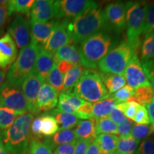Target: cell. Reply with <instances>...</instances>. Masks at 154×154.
Wrapping results in <instances>:
<instances>
[{
    "instance_id": "20",
    "label": "cell",
    "mask_w": 154,
    "mask_h": 154,
    "mask_svg": "<svg viewBox=\"0 0 154 154\" xmlns=\"http://www.w3.org/2000/svg\"><path fill=\"white\" fill-rule=\"evenodd\" d=\"M86 102L77 97L72 91L62 92L59 95L57 109L62 112L76 115L77 109Z\"/></svg>"
},
{
    "instance_id": "58",
    "label": "cell",
    "mask_w": 154,
    "mask_h": 154,
    "mask_svg": "<svg viewBox=\"0 0 154 154\" xmlns=\"http://www.w3.org/2000/svg\"><path fill=\"white\" fill-rule=\"evenodd\" d=\"M104 154H119L117 152H113V153H104Z\"/></svg>"
},
{
    "instance_id": "49",
    "label": "cell",
    "mask_w": 154,
    "mask_h": 154,
    "mask_svg": "<svg viewBox=\"0 0 154 154\" xmlns=\"http://www.w3.org/2000/svg\"><path fill=\"white\" fill-rule=\"evenodd\" d=\"M76 141L71 143L63 144L56 148L53 154H74Z\"/></svg>"
},
{
    "instance_id": "6",
    "label": "cell",
    "mask_w": 154,
    "mask_h": 154,
    "mask_svg": "<svg viewBox=\"0 0 154 154\" xmlns=\"http://www.w3.org/2000/svg\"><path fill=\"white\" fill-rule=\"evenodd\" d=\"M38 50V44L31 39L29 44L21 50L17 59L9 67L6 82L22 88L25 79L34 72Z\"/></svg>"
},
{
    "instance_id": "36",
    "label": "cell",
    "mask_w": 154,
    "mask_h": 154,
    "mask_svg": "<svg viewBox=\"0 0 154 154\" xmlns=\"http://www.w3.org/2000/svg\"><path fill=\"white\" fill-rule=\"evenodd\" d=\"M46 82L54 88L58 94H61L63 91V75L59 72L56 63L50 72Z\"/></svg>"
},
{
    "instance_id": "25",
    "label": "cell",
    "mask_w": 154,
    "mask_h": 154,
    "mask_svg": "<svg viewBox=\"0 0 154 154\" xmlns=\"http://www.w3.org/2000/svg\"><path fill=\"white\" fill-rule=\"evenodd\" d=\"M100 75L103 80V84L108 93L111 94H114L115 92L119 91L120 88L124 87L126 84V79L124 75L109 74V73L100 72Z\"/></svg>"
},
{
    "instance_id": "50",
    "label": "cell",
    "mask_w": 154,
    "mask_h": 154,
    "mask_svg": "<svg viewBox=\"0 0 154 154\" xmlns=\"http://www.w3.org/2000/svg\"><path fill=\"white\" fill-rule=\"evenodd\" d=\"M109 118L116 125H119L126 119V117L125 116L124 113L121 112L119 109H117V108H115L111 111L110 114H109Z\"/></svg>"
},
{
    "instance_id": "26",
    "label": "cell",
    "mask_w": 154,
    "mask_h": 154,
    "mask_svg": "<svg viewBox=\"0 0 154 154\" xmlns=\"http://www.w3.org/2000/svg\"><path fill=\"white\" fill-rule=\"evenodd\" d=\"M119 138L113 134H99L96 136L95 141L97 143L101 154L113 153L116 151Z\"/></svg>"
},
{
    "instance_id": "46",
    "label": "cell",
    "mask_w": 154,
    "mask_h": 154,
    "mask_svg": "<svg viewBox=\"0 0 154 154\" xmlns=\"http://www.w3.org/2000/svg\"><path fill=\"white\" fill-rule=\"evenodd\" d=\"M7 2L0 1V35L2 34L4 28L9 18Z\"/></svg>"
},
{
    "instance_id": "27",
    "label": "cell",
    "mask_w": 154,
    "mask_h": 154,
    "mask_svg": "<svg viewBox=\"0 0 154 154\" xmlns=\"http://www.w3.org/2000/svg\"><path fill=\"white\" fill-rule=\"evenodd\" d=\"M76 137L74 129H67L59 131L54 135L50 138H46V140L50 146L54 149L57 146L63 145V144L71 143L76 141Z\"/></svg>"
},
{
    "instance_id": "42",
    "label": "cell",
    "mask_w": 154,
    "mask_h": 154,
    "mask_svg": "<svg viewBox=\"0 0 154 154\" xmlns=\"http://www.w3.org/2000/svg\"><path fill=\"white\" fill-rule=\"evenodd\" d=\"M133 121H134L137 124L148 125L151 124L149 113L145 106H139Z\"/></svg>"
},
{
    "instance_id": "11",
    "label": "cell",
    "mask_w": 154,
    "mask_h": 154,
    "mask_svg": "<svg viewBox=\"0 0 154 154\" xmlns=\"http://www.w3.org/2000/svg\"><path fill=\"white\" fill-rule=\"evenodd\" d=\"M128 86L135 90L142 86H150L149 80L144 72L137 53L134 52L124 72Z\"/></svg>"
},
{
    "instance_id": "41",
    "label": "cell",
    "mask_w": 154,
    "mask_h": 154,
    "mask_svg": "<svg viewBox=\"0 0 154 154\" xmlns=\"http://www.w3.org/2000/svg\"><path fill=\"white\" fill-rule=\"evenodd\" d=\"M154 32V3L149 4L142 35Z\"/></svg>"
},
{
    "instance_id": "5",
    "label": "cell",
    "mask_w": 154,
    "mask_h": 154,
    "mask_svg": "<svg viewBox=\"0 0 154 154\" xmlns=\"http://www.w3.org/2000/svg\"><path fill=\"white\" fill-rule=\"evenodd\" d=\"M126 7L127 42L134 52H138L141 44L140 36L143 33L149 3L143 1H131Z\"/></svg>"
},
{
    "instance_id": "8",
    "label": "cell",
    "mask_w": 154,
    "mask_h": 154,
    "mask_svg": "<svg viewBox=\"0 0 154 154\" xmlns=\"http://www.w3.org/2000/svg\"><path fill=\"white\" fill-rule=\"evenodd\" d=\"M0 107L11 109L19 116L29 112L22 88L6 82L0 86Z\"/></svg>"
},
{
    "instance_id": "19",
    "label": "cell",
    "mask_w": 154,
    "mask_h": 154,
    "mask_svg": "<svg viewBox=\"0 0 154 154\" xmlns=\"http://www.w3.org/2000/svg\"><path fill=\"white\" fill-rule=\"evenodd\" d=\"M54 64L55 61L54 59V56L46 51L42 46L38 45V55L34 72L46 82Z\"/></svg>"
},
{
    "instance_id": "28",
    "label": "cell",
    "mask_w": 154,
    "mask_h": 154,
    "mask_svg": "<svg viewBox=\"0 0 154 154\" xmlns=\"http://www.w3.org/2000/svg\"><path fill=\"white\" fill-rule=\"evenodd\" d=\"M154 99V92L151 86H142L134 90L133 97L128 101H135L140 106H146Z\"/></svg>"
},
{
    "instance_id": "56",
    "label": "cell",
    "mask_w": 154,
    "mask_h": 154,
    "mask_svg": "<svg viewBox=\"0 0 154 154\" xmlns=\"http://www.w3.org/2000/svg\"><path fill=\"white\" fill-rule=\"evenodd\" d=\"M5 149L3 146V142H2V134L0 132V149Z\"/></svg>"
},
{
    "instance_id": "47",
    "label": "cell",
    "mask_w": 154,
    "mask_h": 154,
    "mask_svg": "<svg viewBox=\"0 0 154 154\" xmlns=\"http://www.w3.org/2000/svg\"><path fill=\"white\" fill-rule=\"evenodd\" d=\"M138 154H154V139L151 138L144 140L137 150Z\"/></svg>"
},
{
    "instance_id": "52",
    "label": "cell",
    "mask_w": 154,
    "mask_h": 154,
    "mask_svg": "<svg viewBox=\"0 0 154 154\" xmlns=\"http://www.w3.org/2000/svg\"><path fill=\"white\" fill-rule=\"evenodd\" d=\"M56 64H57L59 71L61 72V74L63 75V76L69 70H71L74 67V66H75V65H73L72 63H69L66 61H60Z\"/></svg>"
},
{
    "instance_id": "51",
    "label": "cell",
    "mask_w": 154,
    "mask_h": 154,
    "mask_svg": "<svg viewBox=\"0 0 154 154\" xmlns=\"http://www.w3.org/2000/svg\"><path fill=\"white\" fill-rule=\"evenodd\" d=\"M91 141L87 140H78L76 141L74 154H86L89 144Z\"/></svg>"
},
{
    "instance_id": "12",
    "label": "cell",
    "mask_w": 154,
    "mask_h": 154,
    "mask_svg": "<svg viewBox=\"0 0 154 154\" xmlns=\"http://www.w3.org/2000/svg\"><path fill=\"white\" fill-rule=\"evenodd\" d=\"M8 33L17 47L22 50L31 42L30 22L22 15L17 14L9 25Z\"/></svg>"
},
{
    "instance_id": "38",
    "label": "cell",
    "mask_w": 154,
    "mask_h": 154,
    "mask_svg": "<svg viewBox=\"0 0 154 154\" xmlns=\"http://www.w3.org/2000/svg\"><path fill=\"white\" fill-rule=\"evenodd\" d=\"M154 132V126L152 124H134L131 134L135 139L138 140H141L146 139Z\"/></svg>"
},
{
    "instance_id": "21",
    "label": "cell",
    "mask_w": 154,
    "mask_h": 154,
    "mask_svg": "<svg viewBox=\"0 0 154 154\" xmlns=\"http://www.w3.org/2000/svg\"><path fill=\"white\" fill-rule=\"evenodd\" d=\"M55 63L60 61H66L73 65H82V60L78 48L74 44H67L59 48L54 54Z\"/></svg>"
},
{
    "instance_id": "40",
    "label": "cell",
    "mask_w": 154,
    "mask_h": 154,
    "mask_svg": "<svg viewBox=\"0 0 154 154\" xmlns=\"http://www.w3.org/2000/svg\"><path fill=\"white\" fill-rule=\"evenodd\" d=\"M134 94V90L131 88L129 86L126 85L122 87L119 91L115 92L113 94L112 97L116 100L118 103H124V102L128 101L131 99Z\"/></svg>"
},
{
    "instance_id": "23",
    "label": "cell",
    "mask_w": 154,
    "mask_h": 154,
    "mask_svg": "<svg viewBox=\"0 0 154 154\" xmlns=\"http://www.w3.org/2000/svg\"><path fill=\"white\" fill-rule=\"evenodd\" d=\"M119 103L110 96L106 99L93 103L92 105V118L97 119L109 116Z\"/></svg>"
},
{
    "instance_id": "7",
    "label": "cell",
    "mask_w": 154,
    "mask_h": 154,
    "mask_svg": "<svg viewBox=\"0 0 154 154\" xmlns=\"http://www.w3.org/2000/svg\"><path fill=\"white\" fill-rule=\"evenodd\" d=\"M134 52L128 42L123 40L103 58L98 68L101 72L124 75L125 69Z\"/></svg>"
},
{
    "instance_id": "10",
    "label": "cell",
    "mask_w": 154,
    "mask_h": 154,
    "mask_svg": "<svg viewBox=\"0 0 154 154\" xmlns=\"http://www.w3.org/2000/svg\"><path fill=\"white\" fill-rule=\"evenodd\" d=\"M96 2L89 0H58L54 1V17L72 19L79 16Z\"/></svg>"
},
{
    "instance_id": "4",
    "label": "cell",
    "mask_w": 154,
    "mask_h": 154,
    "mask_svg": "<svg viewBox=\"0 0 154 154\" xmlns=\"http://www.w3.org/2000/svg\"><path fill=\"white\" fill-rule=\"evenodd\" d=\"M70 91L83 101L91 103L110 96L100 73L90 69H84L79 79Z\"/></svg>"
},
{
    "instance_id": "57",
    "label": "cell",
    "mask_w": 154,
    "mask_h": 154,
    "mask_svg": "<svg viewBox=\"0 0 154 154\" xmlns=\"http://www.w3.org/2000/svg\"><path fill=\"white\" fill-rule=\"evenodd\" d=\"M0 154H10L8 151H7L5 149H0Z\"/></svg>"
},
{
    "instance_id": "33",
    "label": "cell",
    "mask_w": 154,
    "mask_h": 154,
    "mask_svg": "<svg viewBox=\"0 0 154 154\" xmlns=\"http://www.w3.org/2000/svg\"><path fill=\"white\" fill-rule=\"evenodd\" d=\"M59 131L57 123L51 115L45 113L41 116V132L42 136L51 137Z\"/></svg>"
},
{
    "instance_id": "1",
    "label": "cell",
    "mask_w": 154,
    "mask_h": 154,
    "mask_svg": "<svg viewBox=\"0 0 154 154\" xmlns=\"http://www.w3.org/2000/svg\"><path fill=\"white\" fill-rule=\"evenodd\" d=\"M66 28L72 42H81L101 31H106L103 11L95 2L79 16L66 19Z\"/></svg>"
},
{
    "instance_id": "55",
    "label": "cell",
    "mask_w": 154,
    "mask_h": 154,
    "mask_svg": "<svg viewBox=\"0 0 154 154\" xmlns=\"http://www.w3.org/2000/svg\"><path fill=\"white\" fill-rule=\"evenodd\" d=\"M6 76V72L5 70H1L0 69V86L3 84L4 80H5Z\"/></svg>"
},
{
    "instance_id": "24",
    "label": "cell",
    "mask_w": 154,
    "mask_h": 154,
    "mask_svg": "<svg viewBox=\"0 0 154 154\" xmlns=\"http://www.w3.org/2000/svg\"><path fill=\"white\" fill-rule=\"evenodd\" d=\"M50 115L55 119L59 127V131L72 129L76 126L79 121L76 116L62 112L58 109L51 111Z\"/></svg>"
},
{
    "instance_id": "30",
    "label": "cell",
    "mask_w": 154,
    "mask_h": 154,
    "mask_svg": "<svg viewBox=\"0 0 154 154\" xmlns=\"http://www.w3.org/2000/svg\"><path fill=\"white\" fill-rule=\"evenodd\" d=\"M84 68L82 65H75L74 67L69 70L63 76V91L66 92L72 90L73 86L79 79Z\"/></svg>"
},
{
    "instance_id": "44",
    "label": "cell",
    "mask_w": 154,
    "mask_h": 154,
    "mask_svg": "<svg viewBox=\"0 0 154 154\" xmlns=\"http://www.w3.org/2000/svg\"><path fill=\"white\" fill-rule=\"evenodd\" d=\"M141 66L154 92V60L141 61Z\"/></svg>"
},
{
    "instance_id": "9",
    "label": "cell",
    "mask_w": 154,
    "mask_h": 154,
    "mask_svg": "<svg viewBox=\"0 0 154 154\" xmlns=\"http://www.w3.org/2000/svg\"><path fill=\"white\" fill-rule=\"evenodd\" d=\"M106 31L121 33L126 27V7L123 2L109 3L103 10Z\"/></svg>"
},
{
    "instance_id": "37",
    "label": "cell",
    "mask_w": 154,
    "mask_h": 154,
    "mask_svg": "<svg viewBox=\"0 0 154 154\" xmlns=\"http://www.w3.org/2000/svg\"><path fill=\"white\" fill-rule=\"evenodd\" d=\"M19 116L11 109L0 107V128L3 131L9 128Z\"/></svg>"
},
{
    "instance_id": "3",
    "label": "cell",
    "mask_w": 154,
    "mask_h": 154,
    "mask_svg": "<svg viewBox=\"0 0 154 154\" xmlns=\"http://www.w3.org/2000/svg\"><path fill=\"white\" fill-rule=\"evenodd\" d=\"M34 114L27 112L19 116L13 124L2 133L5 149L11 154H26L29 143L31 124Z\"/></svg>"
},
{
    "instance_id": "15",
    "label": "cell",
    "mask_w": 154,
    "mask_h": 154,
    "mask_svg": "<svg viewBox=\"0 0 154 154\" xmlns=\"http://www.w3.org/2000/svg\"><path fill=\"white\" fill-rule=\"evenodd\" d=\"M58 95L57 91L47 83H44L38 91L36 102L37 113L52 110L58 104Z\"/></svg>"
},
{
    "instance_id": "17",
    "label": "cell",
    "mask_w": 154,
    "mask_h": 154,
    "mask_svg": "<svg viewBox=\"0 0 154 154\" xmlns=\"http://www.w3.org/2000/svg\"><path fill=\"white\" fill-rule=\"evenodd\" d=\"M54 1L36 0L30 11V22L46 23L54 18Z\"/></svg>"
},
{
    "instance_id": "48",
    "label": "cell",
    "mask_w": 154,
    "mask_h": 154,
    "mask_svg": "<svg viewBox=\"0 0 154 154\" xmlns=\"http://www.w3.org/2000/svg\"><path fill=\"white\" fill-rule=\"evenodd\" d=\"M40 128H41V116H38L33 119L32 124H31V139H32V138L41 139L42 136L41 135V132H40Z\"/></svg>"
},
{
    "instance_id": "54",
    "label": "cell",
    "mask_w": 154,
    "mask_h": 154,
    "mask_svg": "<svg viewBox=\"0 0 154 154\" xmlns=\"http://www.w3.org/2000/svg\"><path fill=\"white\" fill-rule=\"evenodd\" d=\"M146 107H147V111L148 113H149L150 121H151V124L154 126V99L151 101V103H150L149 105L146 106Z\"/></svg>"
},
{
    "instance_id": "34",
    "label": "cell",
    "mask_w": 154,
    "mask_h": 154,
    "mask_svg": "<svg viewBox=\"0 0 154 154\" xmlns=\"http://www.w3.org/2000/svg\"><path fill=\"white\" fill-rule=\"evenodd\" d=\"M96 135L102 134L118 135V126L109 116L96 119Z\"/></svg>"
},
{
    "instance_id": "39",
    "label": "cell",
    "mask_w": 154,
    "mask_h": 154,
    "mask_svg": "<svg viewBox=\"0 0 154 154\" xmlns=\"http://www.w3.org/2000/svg\"><path fill=\"white\" fill-rule=\"evenodd\" d=\"M139 106L135 101H126L119 103L116 108L124 113L125 116L133 121Z\"/></svg>"
},
{
    "instance_id": "59",
    "label": "cell",
    "mask_w": 154,
    "mask_h": 154,
    "mask_svg": "<svg viewBox=\"0 0 154 154\" xmlns=\"http://www.w3.org/2000/svg\"><path fill=\"white\" fill-rule=\"evenodd\" d=\"M134 154H138V151H136V152H135V153H134Z\"/></svg>"
},
{
    "instance_id": "31",
    "label": "cell",
    "mask_w": 154,
    "mask_h": 154,
    "mask_svg": "<svg viewBox=\"0 0 154 154\" xmlns=\"http://www.w3.org/2000/svg\"><path fill=\"white\" fill-rule=\"evenodd\" d=\"M144 36L140 44L141 61L154 60V32Z\"/></svg>"
},
{
    "instance_id": "18",
    "label": "cell",
    "mask_w": 154,
    "mask_h": 154,
    "mask_svg": "<svg viewBox=\"0 0 154 154\" xmlns=\"http://www.w3.org/2000/svg\"><path fill=\"white\" fill-rule=\"evenodd\" d=\"M58 21H50L46 23L30 22L31 39L38 45L44 47L57 26Z\"/></svg>"
},
{
    "instance_id": "16",
    "label": "cell",
    "mask_w": 154,
    "mask_h": 154,
    "mask_svg": "<svg viewBox=\"0 0 154 154\" xmlns=\"http://www.w3.org/2000/svg\"><path fill=\"white\" fill-rule=\"evenodd\" d=\"M17 57V47L7 32L0 38V68L3 70L12 65Z\"/></svg>"
},
{
    "instance_id": "13",
    "label": "cell",
    "mask_w": 154,
    "mask_h": 154,
    "mask_svg": "<svg viewBox=\"0 0 154 154\" xmlns=\"http://www.w3.org/2000/svg\"><path fill=\"white\" fill-rule=\"evenodd\" d=\"M44 83H45V81L34 72L25 79L22 85V91L27 101L29 112L33 114L37 113L36 109V99Z\"/></svg>"
},
{
    "instance_id": "43",
    "label": "cell",
    "mask_w": 154,
    "mask_h": 154,
    "mask_svg": "<svg viewBox=\"0 0 154 154\" xmlns=\"http://www.w3.org/2000/svg\"><path fill=\"white\" fill-rule=\"evenodd\" d=\"M92 105L93 103L86 102L84 105L81 106L76 110V115L79 119H82L84 120L93 119L92 118Z\"/></svg>"
},
{
    "instance_id": "22",
    "label": "cell",
    "mask_w": 154,
    "mask_h": 154,
    "mask_svg": "<svg viewBox=\"0 0 154 154\" xmlns=\"http://www.w3.org/2000/svg\"><path fill=\"white\" fill-rule=\"evenodd\" d=\"M76 137L78 140H87L94 141L96 139V119H88L79 121L74 130Z\"/></svg>"
},
{
    "instance_id": "14",
    "label": "cell",
    "mask_w": 154,
    "mask_h": 154,
    "mask_svg": "<svg viewBox=\"0 0 154 154\" xmlns=\"http://www.w3.org/2000/svg\"><path fill=\"white\" fill-rule=\"evenodd\" d=\"M72 43L66 28V20L57 22V26L51 34L44 49L54 56L59 48Z\"/></svg>"
},
{
    "instance_id": "45",
    "label": "cell",
    "mask_w": 154,
    "mask_h": 154,
    "mask_svg": "<svg viewBox=\"0 0 154 154\" xmlns=\"http://www.w3.org/2000/svg\"><path fill=\"white\" fill-rule=\"evenodd\" d=\"M134 124L132 120L126 118L121 124L118 125V135L120 136V137H127L131 136Z\"/></svg>"
},
{
    "instance_id": "29",
    "label": "cell",
    "mask_w": 154,
    "mask_h": 154,
    "mask_svg": "<svg viewBox=\"0 0 154 154\" xmlns=\"http://www.w3.org/2000/svg\"><path fill=\"white\" fill-rule=\"evenodd\" d=\"M34 2V0H9L7 2L9 16L13 13L24 14L29 16Z\"/></svg>"
},
{
    "instance_id": "35",
    "label": "cell",
    "mask_w": 154,
    "mask_h": 154,
    "mask_svg": "<svg viewBox=\"0 0 154 154\" xmlns=\"http://www.w3.org/2000/svg\"><path fill=\"white\" fill-rule=\"evenodd\" d=\"M52 150L46 140L32 138L29 143L26 154H53Z\"/></svg>"
},
{
    "instance_id": "53",
    "label": "cell",
    "mask_w": 154,
    "mask_h": 154,
    "mask_svg": "<svg viewBox=\"0 0 154 154\" xmlns=\"http://www.w3.org/2000/svg\"><path fill=\"white\" fill-rule=\"evenodd\" d=\"M86 154H101L97 143H96L95 140L92 141L88 146L87 150H86Z\"/></svg>"
},
{
    "instance_id": "32",
    "label": "cell",
    "mask_w": 154,
    "mask_h": 154,
    "mask_svg": "<svg viewBox=\"0 0 154 154\" xmlns=\"http://www.w3.org/2000/svg\"><path fill=\"white\" fill-rule=\"evenodd\" d=\"M139 143V140L135 139L132 136L120 137L117 144V153L119 154H134Z\"/></svg>"
},
{
    "instance_id": "2",
    "label": "cell",
    "mask_w": 154,
    "mask_h": 154,
    "mask_svg": "<svg viewBox=\"0 0 154 154\" xmlns=\"http://www.w3.org/2000/svg\"><path fill=\"white\" fill-rule=\"evenodd\" d=\"M78 47L84 67L93 69L113 47L116 46L114 37L107 31H101L81 42Z\"/></svg>"
}]
</instances>
